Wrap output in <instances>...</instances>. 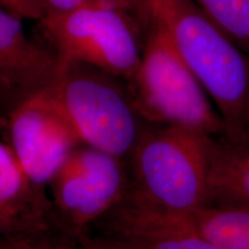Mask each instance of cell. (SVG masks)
Wrapping results in <instances>:
<instances>
[{
  "instance_id": "8",
  "label": "cell",
  "mask_w": 249,
  "mask_h": 249,
  "mask_svg": "<svg viewBox=\"0 0 249 249\" xmlns=\"http://www.w3.org/2000/svg\"><path fill=\"white\" fill-rule=\"evenodd\" d=\"M102 233L129 249H218L203 235L170 216L118 205L98 223Z\"/></svg>"
},
{
  "instance_id": "14",
  "label": "cell",
  "mask_w": 249,
  "mask_h": 249,
  "mask_svg": "<svg viewBox=\"0 0 249 249\" xmlns=\"http://www.w3.org/2000/svg\"><path fill=\"white\" fill-rule=\"evenodd\" d=\"M0 6L20 15L24 20L27 18L38 22L43 17V9L38 0H0Z\"/></svg>"
},
{
  "instance_id": "12",
  "label": "cell",
  "mask_w": 249,
  "mask_h": 249,
  "mask_svg": "<svg viewBox=\"0 0 249 249\" xmlns=\"http://www.w3.org/2000/svg\"><path fill=\"white\" fill-rule=\"evenodd\" d=\"M214 24L249 58V0H195Z\"/></svg>"
},
{
  "instance_id": "13",
  "label": "cell",
  "mask_w": 249,
  "mask_h": 249,
  "mask_svg": "<svg viewBox=\"0 0 249 249\" xmlns=\"http://www.w3.org/2000/svg\"><path fill=\"white\" fill-rule=\"evenodd\" d=\"M12 249H77V239L52 226L39 231L12 235Z\"/></svg>"
},
{
  "instance_id": "15",
  "label": "cell",
  "mask_w": 249,
  "mask_h": 249,
  "mask_svg": "<svg viewBox=\"0 0 249 249\" xmlns=\"http://www.w3.org/2000/svg\"><path fill=\"white\" fill-rule=\"evenodd\" d=\"M81 249H129L117 239L104 234L86 233L77 238Z\"/></svg>"
},
{
  "instance_id": "18",
  "label": "cell",
  "mask_w": 249,
  "mask_h": 249,
  "mask_svg": "<svg viewBox=\"0 0 249 249\" xmlns=\"http://www.w3.org/2000/svg\"><path fill=\"white\" fill-rule=\"evenodd\" d=\"M13 240L12 235H0V249H12Z\"/></svg>"
},
{
  "instance_id": "7",
  "label": "cell",
  "mask_w": 249,
  "mask_h": 249,
  "mask_svg": "<svg viewBox=\"0 0 249 249\" xmlns=\"http://www.w3.org/2000/svg\"><path fill=\"white\" fill-rule=\"evenodd\" d=\"M23 20L0 6V121L60 73L57 55L27 35Z\"/></svg>"
},
{
  "instance_id": "2",
  "label": "cell",
  "mask_w": 249,
  "mask_h": 249,
  "mask_svg": "<svg viewBox=\"0 0 249 249\" xmlns=\"http://www.w3.org/2000/svg\"><path fill=\"white\" fill-rule=\"evenodd\" d=\"M60 67L87 65L132 82L141 60L143 33L130 0H86L38 21Z\"/></svg>"
},
{
  "instance_id": "1",
  "label": "cell",
  "mask_w": 249,
  "mask_h": 249,
  "mask_svg": "<svg viewBox=\"0 0 249 249\" xmlns=\"http://www.w3.org/2000/svg\"><path fill=\"white\" fill-rule=\"evenodd\" d=\"M213 139L188 127L145 124L127 160L128 191L119 205L160 216L205 207Z\"/></svg>"
},
{
  "instance_id": "9",
  "label": "cell",
  "mask_w": 249,
  "mask_h": 249,
  "mask_svg": "<svg viewBox=\"0 0 249 249\" xmlns=\"http://www.w3.org/2000/svg\"><path fill=\"white\" fill-rule=\"evenodd\" d=\"M207 205L249 210V128L240 138L213 139Z\"/></svg>"
},
{
  "instance_id": "17",
  "label": "cell",
  "mask_w": 249,
  "mask_h": 249,
  "mask_svg": "<svg viewBox=\"0 0 249 249\" xmlns=\"http://www.w3.org/2000/svg\"><path fill=\"white\" fill-rule=\"evenodd\" d=\"M43 9V17L48 14H55L66 12L75 7L86 0H38ZM42 17V18H43Z\"/></svg>"
},
{
  "instance_id": "5",
  "label": "cell",
  "mask_w": 249,
  "mask_h": 249,
  "mask_svg": "<svg viewBox=\"0 0 249 249\" xmlns=\"http://www.w3.org/2000/svg\"><path fill=\"white\" fill-rule=\"evenodd\" d=\"M128 185L127 161L80 144L49 185L53 226L76 239L89 233L124 201Z\"/></svg>"
},
{
  "instance_id": "16",
  "label": "cell",
  "mask_w": 249,
  "mask_h": 249,
  "mask_svg": "<svg viewBox=\"0 0 249 249\" xmlns=\"http://www.w3.org/2000/svg\"><path fill=\"white\" fill-rule=\"evenodd\" d=\"M34 231H36V230H33L20 220L14 219V218L9 217L0 211V235H17ZM37 231H39V230H37Z\"/></svg>"
},
{
  "instance_id": "3",
  "label": "cell",
  "mask_w": 249,
  "mask_h": 249,
  "mask_svg": "<svg viewBox=\"0 0 249 249\" xmlns=\"http://www.w3.org/2000/svg\"><path fill=\"white\" fill-rule=\"evenodd\" d=\"M141 60L128 87L142 119L148 124L188 127L213 138L223 136L222 117L169 37L156 27L141 24Z\"/></svg>"
},
{
  "instance_id": "10",
  "label": "cell",
  "mask_w": 249,
  "mask_h": 249,
  "mask_svg": "<svg viewBox=\"0 0 249 249\" xmlns=\"http://www.w3.org/2000/svg\"><path fill=\"white\" fill-rule=\"evenodd\" d=\"M0 211L36 231L53 226L51 198L30 181L13 149L1 138Z\"/></svg>"
},
{
  "instance_id": "4",
  "label": "cell",
  "mask_w": 249,
  "mask_h": 249,
  "mask_svg": "<svg viewBox=\"0 0 249 249\" xmlns=\"http://www.w3.org/2000/svg\"><path fill=\"white\" fill-rule=\"evenodd\" d=\"M50 91L82 144L128 160L145 127L126 81L81 64L60 67Z\"/></svg>"
},
{
  "instance_id": "6",
  "label": "cell",
  "mask_w": 249,
  "mask_h": 249,
  "mask_svg": "<svg viewBox=\"0 0 249 249\" xmlns=\"http://www.w3.org/2000/svg\"><path fill=\"white\" fill-rule=\"evenodd\" d=\"M49 87L24 99L2 120L6 141L40 191H45L71 152L82 144Z\"/></svg>"
},
{
  "instance_id": "11",
  "label": "cell",
  "mask_w": 249,
  "mask_h": 249,
  "mask_svg": "<svg viewBox=\"0 0 249 249\" xmlns=\"http://www.w3.org/2000/svg\"><path fill=\"white\" fill-rule=\"evenodd\" d=\"M170 217L200 233L218 249H249V210L207 205Z\"/></svg>"
},
{
  "instance_id": "19",
  "label": "cell",
  "mask_w": 249,
  "mask_h": 249,
  "mask_svg": "<svg viewBox=\"0 0 249 249\" xmlns=\"http://www.w3.org/2000/svg\"><path fill=\"white\" fill-rule=\"evenodd\" d=\"M248 128H249V123H248Z\"/></svg>"
}]
</instances>
